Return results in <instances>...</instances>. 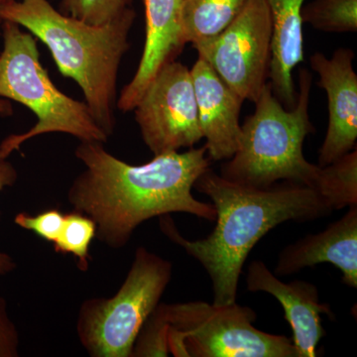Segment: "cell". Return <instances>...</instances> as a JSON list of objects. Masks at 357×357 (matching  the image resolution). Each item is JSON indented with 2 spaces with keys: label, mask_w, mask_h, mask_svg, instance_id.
<instances>
[{
  "label": "cell",
  "mask_w": 357,
  "mask_h": 357,
  "mask_svg": "<svg viewBox=\"0 0 357 357\" xmlns=\"http://www.w3.org/2000/svg\"><path fill=\"white\" fill-rule=\"evenodd\" d=\"M75 156L84 170L73 181L68 202L73 211L96 223V237L112 249L124 248L146 220L184 213L215 222L213 204L195 198V183L211 165L206 146L155 155L134 166L109 153L105 143L81 141Z\"/></svg>",
  "instance_id": "cell-1"
},
{
  "label": "cell",
  "mask_w": 357,
  "mask_h": 357,
  "mask_svg": "<svg viewBox=\"0 0 357 357\" xmlns=\"http://www.w3.org/2000/svg\"><path fill=\"white\" fill-rule=\"evenodd\" d=\"M194 188L211 199L217 211V225L210 236L201 241L185 238L169 215L160 217V229L206 269L218 305L236 302L244 263L270 230L290 220L312 222L333 211L318 192L292 182L262 189L246 187L208 168Z\"/></svg>",
  "instance_id": "cell-2"
},
{
  "label": "cell",
  "mask_w": 357,
  "mask_h": 357,
  "mask_svg": "<svg viewBox=\"0 0 357 357\" xmlns=\"http://www.w3.org/2000/svg\"><path fill=\"white\" fill-rule=\"evenodd\" d=\"M135 17L131 8L95 26L66 15L48 0L0 4V21L22 26L48 47L61 74L79 84L93 119L109 137L116 126L117 77Z\"/></svg>",
  "instance_id": "cell-3"
},
{
  "label": "cell",
  "mask_w": 357,
  "mask_h": 357,
  "mask_svg": "<svg viewBox=\"0 0 357 357\" xmlns=\"http://www.w3.org/2000/svg\"><path fill=\"white\" fill-rule=\"evenodd\" d=\"M312 83L309 70H301L299 93L291 109L283 107L266 84L255 102V112L241 126L236 154L222 166V177L259 189L282 181L317 192L321 167L310 163L303 153L305 139L314 132L309 115Z\"/></svg>",
  "instance_id": "cell-4"
},
{
  "label": "cell",
  "mask_w": 357,
  "mask_h": 357,
  "mask_svg": "<svg viewBox=\"0 0 357 357\" xmlns=\"http://www.w3.org/2000/svg\"><path fill=\"white\" fill-rule=\"evenodd\" d=\"M3 50L0 54V98L28 107L37 123L25 133L13 134L0 143V159H7L26 141L48 133H65L79 141L107 143L86 102L73 100L56 88L40 63L36 39L10 21H2Z\"/></svg>",
  "instance_id": "cell-5"
},
{
  "label": "cell",
  "mask_w": 357,
  "mask_h": 357,
  "mask_svg": "<svg viewBox=\"0 0 357 357\" xmlns=\"http://www.w3.org/2000/svg\"><path fill=\"white\" fill-rule=\"evenodd\" d=\"M172 263L136 249L126 280L110 298H89L79 310L77 333L91 357H131L136 337L172 279Z\"/></svg>",
  "instance_id": "cell-6"
},
{
  "label": "cell",
  "mask_w": 357,
  "mask_h": 357,
  "mask_svg": "<svg viewBox=\"0 0 357 357\" xmlns=\"http://www.w3.org/2000/svg\"><path fill=\"white\" fill-rule=\"evenodd\" d=\"M169 354L177 357H297L292 338L258 330L251 307L232 303H159Z\"/></svg>",
  "instance_id": "cell-7"
},
{
  "label": "cell",
  "mask_w": 357,
  "mask_h": 357,
  "mask_svg": "<svg viewBox=\"0 0 357 357\" xmlns=\"http://www.w3.org/2000/svg\"><path fill=\"white\" fill-rule=\"evenodd\" d=\"M272 31L266 0H250L225 31L192 47L234 93L255 102L269 77Z\"/></svg>",
  "instance_id": "cell-8"
},
{
  "label": "cell",
  "mask_w": 357,
  "mask_h": 357,
  "mask_svg": "<svg viewBox=\"0 0 357 357\" xmlns=\"http://www.w3.org/2000/svg\"><path fill=\"white\" fill-rule=\"evenodd\" d=\"M133 110L154 155L194 147L203 138L191 70L178 61L157 73Z\"/></svg>",
  "instance_id": "cell-9"
},
{
  "label": "cell",
  "mask_w": 357,
  "mask_h": 357,
  "mask_svg": "<svg viewBox=\"0 0 357 357\" xmlns=\"http://www.w3.org/2000/svg\"><path fill=\"white\" fill-rule=\"evenodd\" d=\"M351 49L340 48L328 58L314 53L310 58L319 86L328 96V123L319 151V166L330 165L356 149L357 140V75Z\"/></svg>",
  "instance_id": "cell-10"
},
{
  "label": "cell",
  "mask_w": 357,
  "mask_h": 357,
  "mask_svg": "<svg viewBox=\"0 0 357 357\" xmlns=\"http://www.w3.org/2000/svg\"><path fill=\"white\" fill-rule=\"evenodd\" d=\"M246 286L250 292H265L279 301L293 332L297 357L317 356V347L326 332L321 314H332L330 305L319 301L316 285L307 281L284 283L260 260L248 266Z\"/></svg>",
  "instance_id": "cell-11"
},
{
  "label": "cell",
  "mask_w": 357,
  "mask_h": 357,
  "mask_svg": "<svg viewBox=\"0 0 357 357\" xmlns=\"http://www.w3.org/2000/svg\"><path fill=\"white\" fill-rule=\"evenodd\" d=\"M191 75L206 155L211 161L229 160L241 141L239 116L244 100L203 59L192 66Z\"/></svg>",
  "instance_id": "cell-12"
},
{
  "label": "cell",
  "mask_w": 357,
  "mask_h": 357,
  "mask_svg": "<svg viewBox=\"0 0 357 357\" xmlns=\"http://www.w3.org/2000/svg\"><path fill=\"white\" fill-rule=\"evenodd\" d=\"M146 37L137 70L121 96L116 107L135 109L141 96L164 66L176 61L185 43L183 31V0H144Z\"/></svg>",
  "instance_id": "cell-13"
},
{
  "label": "cell",
  "mask_w": 357,
  "mask_h": 357,
  "mask_svg": "<svg viewBox=\"0 0 357 357\" xmlns=\"http://www.w3.org/2000/svg\"><path fill=\"white\" fill-rule=\"evenodd\" d=\"M328 262L342 273V282L357 288V206L317 234L289 244L279 255L274 274L285 277L304 268Z\"/></svg>",
  "instance_id": "cell-14"
},
{
  "label": "cell",
  "mask_w": 357,
  "mask_h": 357,
  "mask_svg": "<svg viewBox=\"0 0 357 357\" xmlns=\"http://www.w3.org/2000/svg\"><path fill=\"white\" fill-rule=\"evenodd\" d=\"M306 0H266L271 14L272 43L269 79L272 91L284 107L296 103L293 70L304 61L303 21Z\"/></svg>",
  "instance_id": "cell-15"
},
{
  "label": "cell",
  "mask_w": 357,
  "mask_h": 357,
  "mask_svg": "<svg viewBox=\"0 0 357 357\" xmlns=\"http://www.w3.org/2000/svg\"><path fill=\"white\" fill-rule=\"evenodd\" d=\"M250 0H183L185 43H203L218 36L243 13Z\"/></svg>",
  "instance_id": "cell-16"
},
{
  "label": "cell",
  "mask_w": 357,
  "mask_h": 357,
  "mask_svg": "<svg viewBox=\"0 0 357 357\" xmlns=\"http://www.w3.org/2000/svg\"><path fill=\"white\" fill-rule=\"evenodd\" d=\"M318 192L333 211L357 206V151L323 167Z\"/></svg>",
  "instance_id": "cell-17"
},
{
  "label": "cell",
  "mask_w": 357,
  "mask_h": 357,
  "mask_svg": "<svg viewBox=\"0 0 357 357\" xmlns=\"http://www.w3.org/2000/svg\"><path fill=\"white\" fill-rule=\"evenodd\" d=\"M303 23L328 33L357 31V0H314L304 6Z\"/></svg>",
  "instance_id": "cell-18"
},
{
  "label": "cell",
  "mask_w": 357,
  "mask_h": 357,
  "mask_svg": "<svg viewBox=\"0 0 357 357\" xmlns=\"http://www.w3.org/2000/svg\"><path fill=\"white\" fill-rule=\"evenodd\" d=\"M96 223L83 213L73 211L65 215L64 225L54 243L56 252L72 255L77 259V267L86 271L89 267V248L96 237Z\"/></svg>",
  "instance_id": "cell-19"
},
{
  "label": "cell",
  "mask_w": 357,
  "mask_h": 357,
  "mask_svg": "<svg viewBox=\"0 0 357 357\" xmlns=\"http://www.w3.org/2000/svg\"><path fill=\"white\" fill-rule=\"evenodd\" d=\"M133 0H61L60 11L89 25L107 24L133 8Z\"/></svg>",
  "instance_id": "cell-20"
},
{
  "label": "cell",
  "mask_w": 357,
  "mask_h": 357,
  "mask_svg": "<svg viewBox=\"0 0 357 357\" xmlns=\"http://www.w3.org/2000/svg\"><path fill=\"white\" fill-rule=\"evenodd\" d=\"M65 215L59 210H47L36 215L20 213L14 218V222L21 229L30 230L48 243L57 241L64 225Z\"/></svg>",
  "instance_id": "cell-21"
},
{
  "label": "cell",
  "mask_w": 357,
  "mask_h": 357,
  "mask_svg": "<svg viewBox=\"0 0 357 357\" xmlns=\"http://www.w3.org/2000/svg\"><path fill=\"white\" fill-rule=\"evenodd\" d=\"M20 356V335L3 297L0 296V357Z\"/></svg>",
  "instance_id": "cell-22"
},
{
  "label": "cell",
  "mask_w": 357,
  "mask_h": 357,
  "mask_svg": "<svg viewBox=\"0 0 357 357\" xmlns=\"http://www.w3.org/2000/svg\"><path fill=\"white\" fill-rule=\"evenodd\" d=\"M18 180V172L15 167L7 159H0V192L6 188L13 187ZM17 267L10 255L0 251V276L13 273Z\"/></svg>",
  "instance_id": "cell-23"
},
{
  "label": "cell",
  "mask_w": 357,
  "mask_h": 357,
  "mask_svg": "<svg viewBox=\"0 0 357 357\" xmlns=\"http://www.w3.org/2000/svg\"><path fill=\"white\" fill-rule=\"evenodd\" d=\"M13 114V105L8 100L0 98V117L10 116Z\"/></svg>",
  "instance_id": "cell-24"
},
{
  "label": "cell",
  "mask_w": 357,
  "mask_h": 357,
  "mask_svg": "<svg viewBox=\"0 0 357 357\" xmlns=\"http://www.w3.org/2000/svg\"><path fill=\"white\" fill-rule=\"evenodd\" d=\"M10 1V0H0V4L6 3V2Z\"/></svg>",
  "instance_id": "cell-25"
}]
</instances>
